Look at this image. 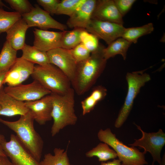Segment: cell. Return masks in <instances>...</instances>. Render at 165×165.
<instances>
[{"label":"cell","instance_id":"8","mask_svg":"<svg viewBox=\"0 0 165 165\" xmlns=\"http://www.w3.org/2000/svg\"><path fill=\"white\" fill-rule=\"evenodd\" d=\"M1 145L13 165H41L23 145L16 135L11 134L9 141L5 140Z\"/></svg>","mask_w":165,"mask_h":165},{"label":"cell","instance_id":"32","mask_svg":"<svg viewBox=\"0 0 165 165\" xmlns=\"http://www.w3.org/2000/svg\"><path fill=\"white\" fill-rule=\"evenodd\" d=\"M69 50L77 63L87 59L91 54L90 52L81 43Z\"/></svg>","mask_w":165,"mask_h":165},{"label":"cell","instance_id":"16","mask_svg":"<svg viewBox=\"0 0 165 165\" xmlns=\"http://www.w3.org/2000/svg\"><path fill=\"white\" fill-rule=\"evenodd\" d=\"M33 32L34 36L33 46L38 50L47 52L61 47L63 31L56 32L35 28Z\"/></svg>","mask_w":165,"mask_h":165},{"label":"cell","instance_id":"7","mask_svg":"<svg viewBox=\"0 0 165 165\" xmlns=\"http://www.w3.org/2000/svg\"><path fill=\"white\" fill-rule=\"evenodd\" d=\"M142 134L141 138L135 139V141L128 145L133 147H139L144 149L145 154L149 152L152 157V165L157 162L160 164L161 161L160 154L165 144V134L161 129L156 132L147 133L143 131L140 127L135 124Z\"/></svg>","mask_w":165,"mask_h":165},{"label":"cell","instance_id":"11","mask_svg":"<svg viewBox=\"0 0 165 165\" xmlns=\"http://www.w3.org/2000/svg\"><path fill=\"white\" fill-rule=\"evenodd\" d=\"M125 28L120 24L91 19L85 29L108 45L121 37Z\"/></svg>","mask_w":165,"mask_h":165},{"label":"cell","instance_id":"19","mask_svg":"<svg viewBox=\"0 0 165 165\" xmlns=\"http://www.w3.org/2000/svg\"><path fill=\"white\" fill-rule=\"evenodd\" d=\"M28 28L27 23L22 18L6 31V40L16 51L22 50L26 44V34Z\"/></svg>","mask_w":165,"mask_h":165},{"label":"cell","instance_id":"37","mask_svg":"<svg viewBox=\"0 0 165 165\" xmlns=\"http://www.w3.org/2000/svg\"><path fill=\"white\" fill-rule=\"evenodd\" d=\"M6 73H0V88L4 84V81Z\"/></svg>","mask_w":165,"mask_h":165},{"label":"cell","instance_id":"30","mask_svg":"<svg viewBox=\"0 0 165 165\" xmlns=\"http://www.w3.org/2000/svg\"><path fill=\"white\" fill-rule=\"evenodd\" d=\"M81 43L91 53L96 51L100 44L99 39L94 35L83 29L80 35Z\"/></svg>","mask_w":165,"mask_h":165},{"label":"cell","instance_id":"33","mask_svg":"<svg viewBox=\"0 0 165 165\" xmlns=\"http://www.w3.org/2000/svg\"><path fill=\"white\" fill-rule=\"evenodd\" d=\"M60 1L58 0H37L36 2L44 10L50 14H55Z\"/></svg>","mask_w":165,"mask_h":165},{"label":"cell","instance_id":"22","mask_svg":"<svg viewBox=\"0 0 165 165\" xmlns=\"http://www.w3.org/2000/svg\"><path fill=\"white\" fill-rule=\"evenodd\" d=\"M132 43L120 37L117 38L105 47L103 50V55L107 60L117 54H120L125 60L126 58L128 50Z\"/></svg>","mask_w":165,"mask_h":165},{"label":"cell","instance_id":"34","mask_svg":"<svg viewBox=\"0 0 165 165\" xmlns=\"http://www.w3.org/2000/svg\"><path fill=\"white\" fill-rule=\"evenodd\" d=\"M116 6L123 17L130 10L135 0H113Z\"/></svg>","mask_w":165,"mask_h":165},{"label":"cell","instance_id":"41","mask_svg":"<svg viewBox=\"0 0 165 165\" xmlns=\"http://www.w3.org/2000/svg\"><path fill=\"white\" fill-rule=\"evenodd\" d=\"M3 6H5V7H7L0 0V7H2Z\"/></svg>","mask_w":165,"mask_h":165},{"label":"cell","instance_id":"21","mask_svg":"<svg viewBox=\"0 0 165 165\" xmlns=\"http://www.w3.org/2000/svg\"><path fill=\"white\" fill-rule=\"evenodd\" d=\"M107 94V90L105 87L98 86L94 88L90 95L81 101L82 115H85L92 111Z\"/></svg>","mask_w":165,"mask_h":165},{"label":"cell","instance_id":"27","mask_svg":"<svg viewBox=\"0 0 165 165\" xmlns=\"http://www.w3.org/2000/svg\"><path fill=\"white\" fill-rule=\"evenodd\" d=\"M83 29H85L75 28L71 31H63L61 47L70 50L80 44L81 43L80 33Z\"/></svg>","mask_w":165,"mask_h":165},{"label":"cell","instance_id":"10","mask_svg":"<svg viewBox=\"0 0 165 165\" xmlns=\"http://www.w3.org/2000/svg\"><path fill=\"white\" fill-rule=\"evenodd\" d=\"M21 16L29 28L35 27L42 30L53 28L62 31L67 29L66 25L54 19L49 13L36 4L35 5L30 12Z\"/></svg>","mask_w":165,"mask_h":165},{"label":"cell","instance_id":"25","mask_svg":"<svg viewBox=\"0 0 165 165\" xmlns=\"http://www.w3.org/2000/svg\"><path fill=\"white\" fill-rule=\"evenodd\" d=\"M53 155L50 153L45 154L43 160L40 162L41 165H73L70 162L67 150L56 148L53 150Z\"/></svg>","mask_w":165,"mask_h":165},{"label":"cell","instance_id":"2","mask_svg":"<svg viewBox=\"0 0 165 165\" xmlns=\"http://www.w3.org/2000/svg\"><path fill=\"white\" fill-rule=\"evenodd\" d=\"M34 119L31 113L20 116L14 121L3 119L0 117V122L13 131L24 148L40 162L44 146V141L34 127Z\"/></svg>","mask_w":165,"mask_h":165},{"label":"cell","instance_id":"29","mask_svg":"<svg viewBox=\"0 0 165 165\" xmlns=\"http://www.w3.org/2000/svg\"><path fill=\"white\" fill-rule=\"evenodd\" d=\"M84 0H62L60 1L56 13L57 15L70 16Z\"/></svg>","mask_w":165,"mask_h":165},{"label":"cell","instance_id":"38","mask_svg":"<svg viewBox=\"0 0 165 165\" xmlns=\"http://www.w3.org/2000/svg\"><path fill=\"white\" fill-rule=\"evenodd\" d=\"M1 144L2 143H0V156H7L2 148Z\"/></svg>","mask_w":165,"mask_h":165},{"label":"cell","instance_id":"4","mask_svg":"<svg viewBox=\"0 0 165 165\" xmlns=\"http://www.w3.org/2000/svg\"><path fill=\"white\" fill-rule=\"evenodd\" d=\"M31 76L51 93L63 95L72 88L69 78L59 68L51 64L45 66H35Z\"/></svg>","mask_w":165,"mask_h":165},{"label":"cell","instance_id":"9","mask_svg":"<svg viewBox=\"0 0 165 165\" xmlns=\"http://www.w3.org/2000/svg\"><path fill=\"white\" fill-rule=\"evenodd\" d=\"M5 91L16 100L24 102L34 101L51 94L37 81L4 87Z\"/></svg>","mask_w":165,"mask_h":165},{"label":"cell","instance_id":"15","mask_svg":"<svg viewBox=\"0 0 165 165\" xmlns=\"http://www.w3.org/2000/svg\"><path fill=\"white\" fill-rule=\"evenodd\" d=\"M123 16L113 0H97L91 19L123 25Z\"/></svg>","mask_w":165,"mask_h":165},{"label":"cell","instance_id":"1","mask_svg":"<svg viewBox=\"0 0 165 165\" xmlns=\"http://www.w3.org/2000/svg\"><path fill=\"white\" fill-rule=\"evenodd\" d=\"M105 47L100 44L88 58L77 63L75 74L71 81L72 88L77 95H83L89 91L103 73L107 61L103 55Z\"/></svg>","mask_w":165,"mask_h":165},{"label":"cell","instance_id":"12","mask_svg":"<svg viewBox=\"0 0 165 165\" xmlns=\"http://www.w3.org/2000/svg\"><path fill=\"white\" fill-rule=\"evenodd\" d=\"M47 53L50 63L61 71L71 82L75 74L77 63L69 50L59 47Z\"/></svg>","mask_w":165,"mask_h":165},{"label":"cell","instance_id":"5","mask_svg":"<svg viewBox=\"0 0 165 165\" xmlns=\"http://www.w3.org/2000/svg\"><path fill=\"white\" fill-rule=\"evenodd\" d=\"M99 140L111 147L123 165H145L148 164L145 154L136 148L128 147L119 141L109 128L101 129L97 134Z\"/></svg>","mask_w":165,"mask_h":165},{"label":"cell","instance_id":"17","mask_svg":"<svg viewBox=\"0 0 165 165\" xmlns=\"http://www.w3.org/2000/svg\"><path fill=\"white\" fill-rule=\"evenodd\" d=\"M96 1V0H84L69 16L67 22V27L86 29L91 19Z\"/></svg>","mask_w":165,"mask_h":165},{"label":"cell","instance_id":"36","mask_svg":"<svg viewBox=\"0 0 165 165\" xmlns=\"http://www.w3.org/2000/svg\"><path fill=\"white\" fill-rule=\"evenodd\" d=\"M0 165H13L7 156H0Z\"/></svg>","mask_w":165,"mask_h":165},{"label":"cell","instance_id":"23","mask_svg":"<svg viewBox=\"0 0 165 165\" xmlns=\"http://www.w3.org/2000/svg\"><path fill=\"white\" fill-rule=\"evenodd\" d=\"M17 51L6 41L0 53V73H6L15 62Z\"/></svg>","mask_w":165,"mask_h":165},{"label":"cell","instance_id":"13","mask_svg":"<svg viewBox=\"0 0 165 165\" xmlns=\"http://www.w3.org/2000/svg\"><path fill=\"white\" fill-rule=\"evenodd\" d=\"M34 64L21 57L17 58L15 62L6 73L4 84L9 86L22 84L32 74Z\"/></svg>","mask_w":165,"mask_h":165},{"label":"cell","instance_id":"6","mask_svg":"<svg viewBox=\"0 0 165 165\" xmlns=\"http://www.w3.org/2000/svg\"><path fill=\"white\" fill-rule=\"evenodd\" d=\"M144 72L142 70L127 73L126 79L128 90L124 103L115 122V127L116 128L120 127L125 122L140 89L151 79L150 75Z\"/></svg>","mask_w":165,"mask_h":165},{"label":"cell","instance_id":"3","mask_svg":"<svg viewBox=\"0 0 165 165\" xmlns=\"http://www.w3.org/2000/svg\"><path fill=\"white\" fill-rule=\"evenodd\" d=\"M75 91L71 88L63 95L51 93L52 97V119L53 123L51 133L52 137L68 126L75 125L78 120L74 108Z\"/></svg>","mask_w":165,"mask_h":165},{"label":"cell","instance_id":"26","mask_svg":"<svg viewBox=\"0 0 165 165\" xmlns=\"http://www.w3.org/2000/svg\"><path fill=\"white\" fill-rule=\"evenodd\" d=\"M154 29L152 23L140 27L125 28L121 37L131 43H136L140 37L151 33Z\"/></svg>","mask_w":165,"mask_h":165},{"label":"cell","instance_id":"14","mask_svg":"<svg viewBox=\"0 0 165 165\" xmlns=\"http://www.w3.org/2000/svg\"><path fill=\"white\" fill-rule=\"evenodd\" d=\"M25 102L34 120L39 125H44L52 119L51 94L38 100Z\"/></svg>","mask_w":165,"mask_h":165},{"label":"cell","instance_id":"18","mask_svg":"<svg viewBox=\"0 0 165 165\" xmlns=\"http://www.w3.org/2000/svg\"><path fill=\"white\" fill-rule=\"evenodd\" d=\"M3 85L0 88V116L11 117L23 115L29 110L25 102L14 99L4 91Z\"/></svg>","mask_w":165,"mask_h":165},{"label":"cell","instance_id":"20","mask_svg":"<svg viewBox=\"0 0 165 165\" xmlns=\"http://www.w3.org/2000/svg\"><path fill=\"white\" fill-rule=\"evenodd\" d=\"M22 50V54L21 57L28 61L42 66L50 64L46 52L26 44Z\"/></svg>","mask_w":165,"mask_h":165},{"label":"cell","instance_id":"35","mask_svg":"<svg viewBox=\"0 0 165 165\" xmlns=\"http://www.w3.org/2000/svg\"><path fill=\"white\" fill-rule=\"evenodd\" d=\"M100 165H123L119 159H114L112 161L107 162H101Z\"/></svg>","mask_w":165,"mask_h":165},{"label":"cell","instance_id":"28","mask_svg":"<svg viewBox=\"0 0 165 165\" xmlns=\"http://www.w3.org/2000/svg\"><path fill=\"white\" fill-rule=\"evenodd\" d=\"M22 18L21 15L16 12L6 11L0 8V34L6 32Z\"/></svg>","mask_w":165,"mask_h":165},{"label":"cell","instance_id":"40","mask_svg":"<svg viewBox=\"0 0 165 165\" xmlns=\"http://www.w3.org/2000/svg\"><path fill=\"white\" fill-rule=\"evenodd\" d=\"M164 156L163 157V158L161 159V161L160 163V165H165V158Z\"/></svg>","mask_w":165,"mask_h":165},{"label":"cell","instance_id":"39","mask_svg":"<svg viewBox=\"0 0 165 165\" xmlns=\"http://www.w3.org/2000/svg\"><path fill=\"white\" fill-rule=\"evenodd\" d=\"M5 140L4 136L0 134V142L2 143Z\"/></svg>","mask_w":165,"mask_h":165},{"label":"cell","instance_id":"24","mask_svg":"<svg viewBox=\"0 0 165 165\" xmlns=\"http://www.w3.org/2000/svg\"><path fill=\"white\" fill-rule=\"evenodd\" d=\"M86 157L91 158L97 157L98 161L105 162L111 159H115L117 157L116 152L110 148L109 146L105 143H100L95 147L86 152Z\"/></svg>","mask_w":165,"mask_h":165},{"label":"cell","instance_id":"31","mask_svg":"<svg viewBox=\"0 0 165 165\" xmlns=\"http://www.w3.org/2000/svg\"><path fill=\"white\" fill-rule=\"evenodd\" d=\"M11 7L21 15L30 12L33 6L28 0H5Z\"/></svg>","mask_w":165,"mask_h":165}]
</instances>
